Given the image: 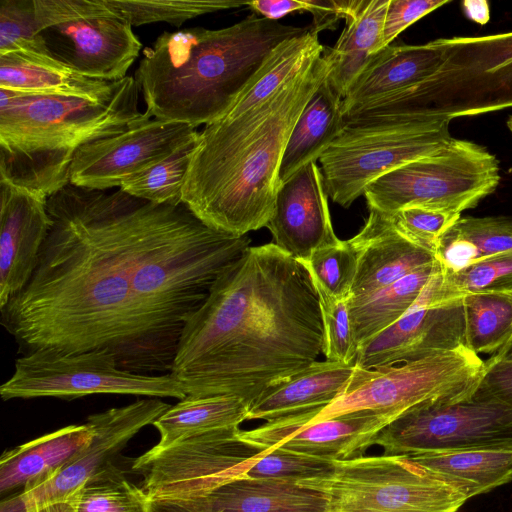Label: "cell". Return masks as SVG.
<instances>
[{
  "label": "cell",
  "instance_id": "1",
  "mask_svg": "<svg viewBox=\"0 0 512 512\" xmlns=\"http://www.w3.org/2000/svg\"><path fill=\"white\" fill-rule=\"evenodd\" d=\"M155 206L120 188L70 183L48 197L51 227L36 268L0 307V323L19 354L105 349L123 370L159 373L132 290Z\"/></svg>",
  "mask_w": 512,
  "mask_h": 512
},
{
  "label": "cell",
  "instance_id": "2",
  "mask_svg": "<svg viewBox=\"0 0 512 512\" xmlns=\"http://www.w3.org/2000/svg\"><path fill=\"white\" fill-rule=\"evenodd\" d=\"M322 348L319 297L306 266L274 243L250 246L185 322L170 373L187 395L251 404L316 362Z\"/></svg>",
  "mask_w": 512,
  "mask_h": 512
},
{
  "label": "cell",
  "instance_id": "3",
  "mask_svg": "<svg viewBox=\"0 0 512 512\" xmlns=\"http://www.w3.org/2000/svg\"><path fill=\"white\" fill-rule=\"evenodd\" d=\"M330 70L325 47L263 103L199 132L182 202L204 224L238 237L266 227L290 134Z\"/></svg>",
  "mask_w": 512,
  "mask_h": 512
},
{
  "label": "cell",
  "instance_id": "4",
  "mask_svg": "<svg viewBox=\"0 0 512 512\" xmlns=\"http://www.w3.org/2000/svg\"><path fill=\"white\" fill-rule=\"evenodd\" d=\"M310 26L286 25L252 13L225 28L163 32L143 57L134 79L146 112L197 128L220 119L284 41Z\"/></svg>",
  "mask_w": 512,
  "mask_h": 512
},
{
  "label": "cell",
  "instance_id": "5",
  "mask_svg": "<svg viewBox=\"0 0 512 512\" xmlns=\"http://www.w3.org/2000/svg\"><path fill=\"white\" fill-rule=\"evenodd\" d=\"M132 76L101 98L0 89V180L47 198L69 184L85 144L115 136L145 117Z\"/></svg>",
  "mask_w": 512,
  "mask_h": 512
},
{
  "label": "cell",
  "instance_id": "6",
  "mask_svg": "<svg viewBox=\"0 0 512 512\" xmlns=\"http://www.w3.org/2000/svg\"><path fill=\"white\" fill-rule=\"evenodd\" d=\"M444 43L447 56L432 76L371 107L450 121L512 108V31L444 38Z\"/></svg>",
  "mask_w": 512,
  "mask_h": 512
},
{
  "label": "cell",
  "instance_id": "7",
  "mask_svg": "<svg viewBox=\"0 0 512 512\" xmlns=\"http://www.w3.org/2000/svg\"><path fill=\"white\" fill-rule=\"evenodd\" d=\"M450 122L419 114L344 117L340 134L318 160L328 197L349 208L376 178L440 149L452 138Z\"/></svg>",
  "mask_w": 512,
  "mask_h": 512
},
{
  "label": "cell",
  "instance_id": "8",
  "mask_svg": "<svg viewBox=\"0 0 512 512\" xmlns=\"http://www.w3.org/2000/svg\"><path fill=\"white\" fill-rule=\"evenodd\" d=\"M486 363L467 347L373 368L354 365L344 391L326 407L306 410L313 420L373 411L396 419L423 405L455 403L471 397Z\"/></svg>",
  "mask_w": 512,
  "mask_h": 512
},
{
  "label": "cell",
  "instance_id": "9",
  "mask_svg": "<svg viewBox=\"0 0 512 512\" xmlns=\"http://www.w3.org/2000/svg\"><path fill=\"white\" fill-rule=\"evenodd\" d=\"M297 484L321 492L326 512H458L468 500L452 480L404 455L334 461L329 475Z\"/></svg>",
  "mask_w": 512,
  "mask_h": 512
},
{
  "label": "cell",
  "instance_id": "10",
  "mask_svg": "<svg viewBox=\"0 0 512 512\" xmlns=\"http://www.w3.org/2000/svg\"><path fill=\"white\" fill-rule=\"evenodd\" d=\"M501 180L497 157L476 142L451 138L436 152L392 169L365 188L368 209L407 207L461 214L492 194Z\"/></svg>",
  "mask_w": 512,
  "mask_h": 512
},
{
  "label": "cell",
  "instance_id": "11",
  "mask_svg": "<svg viewBox=\"0 0 512 512\" xmlns=\"http://www.w3.org/2000/svg\"><path fill=\"white\" fill-rule=\"evenodd\" d=\"M93 394H120L148 398L187 396L171 373L136 374L121 369L116 356L98 349L63 354L36 351L15 360L11 377L0 386L2 400L53 397L72 400Z\"/></svg>",
  "mask_w": 512,
  "mask_h": 512
},
{
  "label": "cell",
  "instance_id": "12",
  "mask_svg": "<svg viewBox=\"0 0 512 512\" xmlns=\"http://www.w3.org/2000/svg\"><path fill=\"white\" fill-rule=\"evenodd\" d=\"M48 55L93 79L121 80L142 44L104 0H34Z\"/></svg>",
  "mask_w": 512,
  "mask_h": 512
},
{
  "label": "cell",
  "instance_id": "13",
  "mask_svg": "<svg viewBox=\"0 0 512 512\" xmlns=\"http://www.w3.org/2000/svg\"><path fill=\"white\" fill-rule=\"evenodd\" d=\"M375 444L386 455L512 449V406L478 389L464 400L413 408L385 426Z\"/></svg>",
  "mask_w": 512,
  "mask_h": 512
},
{
  "label": "cell",
  "instance_id": "14",
  "mask_svg": "<svg viewBox=\"0 0 512 512\" xmlns=\"http://www.w3.org/2000/svg\"><path fill=\"white\" fill-rule=\"evenodd\" d=\"M239 427L218 429L153 446L134 459L132 470L143 477L150 499L190 501L217 486L245 476L263 449L240 436Z\"/></svg>",
  "mask_w": 512,
  "mask_h": 512
},
{
  "label": "cell",
  "instance_id": "15",
  "mask_svg": "<svg viewBox=\"0 0 512 512\" xmlns=\"http://www.w3.org/2000/svg\"><path fill=\"white\" fill-rule=\"evenodd\" d=\"M145 117L124 132L83 145L74 155L69 183L81 188L107 191L161 162L199 132L185 123Z\"/></svg>",
  "mask_w": 512,
  "mask_h": 512
},
{
  "label": "cell",
  "instance_id": "16",
  "mask_svg": "<svg viewBox=\"0 0 512 512\" xmlns=\"http://www.w3.org/2000/svg\"><path fill=\"white\" fill-rule=\"evenodd\" d=\"M438 266L408 311L359 348L355 365L373 368L466 347L462 299L445 300Z\"/></svg>",
  "mask_w": 512,
  "mask_h": 512
},
{
  "label": "cell",
  "instance_id": "17",
  "mask_svg": "<svg viewBox=\"0 0 512 512\" xmlns=\"http://www.w3.org/2000/svg\"><path fill=\"white\" fill-rule=\"evenodd\" d=\"M391 421L383 414L366 410L322 420H313L307 411H302L251 430H240V436L263 450L276 448L340 461L363 456Z\"/></svg>",
  "mask_w": 512,
  "mask_h": 512
},
{
  "label": "cell",
  "instance_id": "18",
  "mask_svg": "<svg viewBox=\"0 0 512 512\" xmlns=\"http://www.w3.org/2000/svg\"><path fill=\"white\" fill-rule=\"evenodd\" d=\"M170 406L159 398H146L90 415L86 420L93 429L90 442L54 477L22 491L27 508L71 499L93 475L111 464L142 428L153 424Z\"/></svg>",
  "mask_w": 512,
  "mask_h": 512
},
{
  "label": "cell",
  "instance_id": "19",
  "mask_svg": "<svg viewBox=\"0 0 512 512\" xmlns=\"http://www.w3.org/2000/svg\"><path fill=\"white\" fill-rule=\"evenodd\" d=\"M266 228L272 243L297 260H307L317 249L342 242L333 229L317 162L304 165L281 182Z\"/></svg>",
  "mask_w": 512,
  "mask_h": 512
},
{
  "label": "cell",
  "instance_id": "20",
  "mask_svg": "<svg viewBox=\"0 0 512 512\" xmlns=\"http://www.w3.org/2000/svg\"><path fill=\"white\" fill-rule=\"evenodd\" d=\"M50 227L47 198L0 180V307L28 283Z\"/></svg>",
  "mask_w": 512,
  "mask_h": 512
},
{
  "label": "cell",
  "instance_id": "21",
  "mask_svg": "<svg viewBox=\"0 0 512 512\" xmlns=\"http://www.w3.org/2000/svg\"><path fill=\"white\" fill-rule=\"evenodd\" d=\"M347 242L357 257L350 299L369 296L416 270L437 263L432 252L403 237L388 214L374 209H369L366 223Z\"/></svg>",
  "mask_w": 512,
  "mask_h": 512
},
{
  "label": "cell",
  "instance_id": "22",
  "mask_svg": "<svg viewBox=\"0 0 512 512\" xmlns=\"http://www.w3.org/2000/svg\"><path fill=\"white\" fill-rule=\"evenodd\" d=\"M447 56L444 38L418 45H389L375 54L342 100L346 117L432 76Z\"/></svg>",
  "mask_w": 512,
  "mask_h": 512
},
{
  "label": "cell",
  "instance_id": "23",
  "mask_svg": "<svg viewBox=\"0 0 512 512\" xmlns=\"http://www.w3.org/2000/svg\"><path fill=\"white\" fill-rule=\"evenodd\" d=\"M175 503L191 512H326L327 508V498L317 490L246 476L229 480L199 498Z\"/></svg>",
  "mask_w": 512,
  "mask_h": 512
},
{
  "label": "cell",
  "instance_id": "24",
  "mask_svg": "<svg viewBox=\"0 0 512 512\" xmlns=\"http://www.w3.org/2000/svg\"><path fill=\"white\" fill-rule=\"evenodd\" d=\"M87 422L68 425L13 449L0 458L2 498L29 491L54 477L91 440Z\"/></svg>",
  "mask_w": 512,
  "mask_h": 512
},
{
  "label": "cell",
  "instance_id": "25",
  "mask_svg": "<svg viewBox=\"0 0 512 512\" xmlns=\"http://www.w3.org/2000/svg\"><path fill=\"white\" fill-rule=\"evenodd\" d=\"M354 365L328 360L312 363L266 389L250 404L247 420L267 422L326 407L344 391Z\"/></svg>",
  "mask_w": 512,
  "mask_h": 512
},
{
  "label": "cell",
  "instance_id": "26",
  "mask_svg": "<svg viewBox=\"0 0 512 512\" xmlns=\"http://www.w3.org/2000/svg\"><path fill=\"white\" fill-rule=\"evenodd\" d=\"M389 0H346L345 27L335 45L326 47L332 88L345 98L355 78L383 50V28Z\"/></svg>",
  "mask_w": 512,
  "mask_h": 512
},
{
  "label": "cell",
  "instance_id": "27",
  "mask_svg": "<svg viewBox=\"0 0 512 512\" xmlns=\"http://www.w3.org/2000/svg\"><path fill=\"white\" fill-rule=\"evenodd\" d=\"M116 82L86 77L40 53L17 51L0 55V89L101 98L113 90Z\"/></svg>",
  "mask_w": 512,
  "mask_h": 512
},
{
  "label": "cell",
  "instance_id": "28",
  "mask_svg": "<svg viewBox=\"0 0 512 512\" xmlns=\"http://www.w3.org/2000/svg\"><path fill=\"white\" fill-rule=\"evenodd\" d=\"M342 98L328 79L319 86L299 116L281 161L280 182L310 162H317L340 134L344 116Z\"/></svg>",
  "mask_w": 512,
  "mask_h": 512
},
{
  "label": "cell",
  "instance_id": "29",
  "mask_svg": "<svg viewBox=\"0 0 512 512\" xmlns=\"http://www.w3.org/2000/svg\"><path fill=\"white\" fill-rule=\"evenodd\" d=\"M512 253V216L460 217L434 253L443 275Z\"/></svg>",
  "mask_w": 512,
  "mask_h": 512
},
{
  "label": "cell",
  "instance_id": "30",
  "mask_svg": "<svg viewBox=\"0 0 512 512\" xmlns=\"http://www.w3.org/2000/svg\"><path fill=\"white\" fill-rule=\"evenodd\" d=\"M249 406V403L235 396L187 395L153 422L152 425L160 434L154 446L164 448L197 434L239 427L247 420Z\"/></svg>",
  "mask_w": 512,
  "mask_h": 512
},
{
  "label": "cell",
  "instance_id": "31",
  "mask_svg": "<svg viewBox=\"0 0 512 512\" xmlns=\"http://www.w3.org/2000/svg\"><path fill=\"white\" fill-rule=\"evenodd\" d=\"M456 483L468 499L512 481V449H472L408 456Z\"/></svg>",
  "mask_w": 512,
  "mask_h": 512
},
{
  "label": "cell",
  "instance_id": "32",
  "mask_svg": "<svg viewBox=\"0 0 512 512\" xmlns=\"http://www.w3.org/2000/svg\"><path fill=\"white\" fill-rule=\"evenodd\" d=\"M438 266L423 267L369 296L348 300L359 348L408 311Z\"/></svg>",
  "mask_w": 512,
  "mask_h": 512
},
{
  "label": "cell",
  "instance_id": "33",
  "mask_svg": "<svg viewBox=\"0 0 512 512\" xmlns=\"http://www.w3.org/2000/svg\"><path fill=\"white\" fill-rule=\"evenodd\" d=\"M466 347L476 354L496 353L512 339V297L472 293L463 297Z\"/></svg>",
  "mask_w": 512,
  "mask_h": 512
},
{
  "label": "cell",
  "instance_id": "34",
  "mask_svg": "<svg viewBox=\"0 0 512 512\" xmlns=\"http://www.w3.org/2000/svg\"><path fill=\"white\" fill-rule=\"evenodd\" d=\"M75 512H149L150 498L112 463L72 497Z\"/></svg>",
  "mask_w": 512,
  "mask_h": 512
},
{
  "label": "cell",
  "instance_id": "35",
  "mask_svg": "<svg viewBox=\"0 0 512 512\" xmlns=\"http://www.w3.org/2000/svg\"><path fill=\"white\" fill-rule=\"evenodd\" d=\"M197 139L183 145L161 162L126 179L120 189L154 204L183 203V186Z\"/></svg>",
  "mask_w": 512,
  "mask_h": 512
},
{
  "label": "cell",
  "instance_id": "36",
  "mask_svg": "<svg viewBox=\"0 0 512 512\" xmlns=\"http://www.w3.org/2000/svg\"><path fill=\"white\" fill-rule=\"evenodd\" d=\"M131 26L167 22L177 27L195 17L246 6L239 0H104Z\"/></svg>",
  "mask_w": 512,
  "mask_h": 512
},
{
  "label": "cell",
  "instance_id": "37",
  "mask_svg": "<svg viewBox=\"0 0 512 512\" xmlns=\"http://www.w3.org/2000/svg\"><path fill=\"white\" fill-rule=\"evenodd\" d=\"M313 283L319 297L325 360L354 365L359 344L352 326L348 300L332 296L315 280Z\"/></svg>",
  "mask_w": 512,
  "mask_h": 512
},
{
  "label": "cell",
  "instance_id": "38",
  "mask_svg": "<svg viewBox=\"0 0 512 512\" xmlns=\"http://www.w3.org/2000/svg\"><path fill=\"white\" fill-rule=\"evenodd\" d=\"M445 300L462 299L472 293L512 292V253L474 264L458 273L443 275Z\"/></svg>",
  "mask_w": 512,
  "mask_h": 512
},
{
  "label": "cell",
  "instance_id": "39",
  "mask_svg": "<svg viewBox=\"0 0 512 512\" xmlns=\"http://www.w3.org/2000/svg\"><path fill=\"white\" fill-rule=\"evenodd\" d=\"M17 51L48 55L34 0H0V55Z\"/></svg>",
  "mask_w": 512,
  "mask_h": 512
},
{
  "label": "cell",
  "instance_id": "40",
  "mask_svg": "<svg viewBox=\"0 0 512 512\" xmlns=\"http://www.w3.org/2000/svg\"><path fill=\"white\" fill-rule=\"evenodd\" d=\"M313 280L332 296L349 300L357 270V257L346 241L314 251L307 260H300Z\"/></svg>",
  "mask_w": 512,
  "mask_h": 512
},
{
  "label": "cell",
  "instance_id": "41",
  "mask_svg": "<svg viewBox=\"0 0 512 512\" xmlns=\"http://www.w3.org/2000/svg\"><path fill=\"white\" fill-rule=\"evenodd\" d=\"M334 461L282 449H265L246 471L245 476L298 483L329 475Z\"/></svg>",
  "mask_w": 512,
  "mask_h": 512
},
{
  "label": "cell",
  "instance_id": "42",
  "mask_svg": "<svg viewBox=\"0 0 512 512\" xmlns=\"http://www.w3.org/2000/svg\"><path fill=\"white\" fill-rule=\"evenodd\" d=\"M395 229L413 244L432 252L461 214L427 207H407L388 214Z\"/></svg>",
  "mask_w": 512,
  "mask_h": 512
},
{
  "label": "cell",
  "instance_id": "43",
  "mask_svg": "<svg viewBox=\"0 0 512 512\" xmlns=\"http://www.w3.org/2000/svg\"><path fill=\"white\" fill-rule=\"evenodd\" d=\"M449 0H389L383 28V48L391 45L397 36Z\"/></svg>",
  "mask_w": 512,
  "mask_h": 512
},
{
  "label": "cell",
  "instance_id": "44",
  "mask_svg": "<svg viewBox=\"0 0 512 512\" xmlns=\"http://www.w3.org/2000/svg\"><path fill=\"white\" fill-rule=\"evenodd\" d=\"M485 363V373L477 389L512 406V360L492 355Z\"/></svg>",
  "mask_w": 512,
  "mask_h": 512
},
{
  "label": "cell",
  "instance_id": "45",
  "mask_svg": "<svg viewBox=\"0 0 512 512\" xmlns=\"http://www.w3.org/2000/svg\"><path fill=\"white\" fill-rule=\"evenodd\" d=\"M308 12L313 16L311 28L319 33L325 29H335L343 18L346 0H307Z\"/></svg>",
  "mask_w": 512,
  "mask_h": 512
},
{
  "label": "cell",
  "instance_id": "46",
  "mask_svg": "<svg viewBox=\"0 0 512 512\" xmlns=\"http://www.w3.org/2000/svg\"><path fill=\"white\" fill-rule=\"evenodd\" d=\"M246 6L254 13L276 21L290 13L308 10L307 0H254L248 1Z\"/></svg>",
  "mask_w": 512,
  "mask_h": 512
},
{
  "label": "cell",
  "instance_id": "47",
  "mask_svg": "<svg viewBox=\"0 0 512 512\" xmlns=\"http://www.w3.org/2000/svg\"><path fill=\"white\" fill-rule=\"evenodd\" d=\"M462 10L471 21L485 25L490 20L489 3L486 0H464Z\"/></svg>",
  "mask_w": 512,
  "mask_h": 512
},
{
  "label": "cell",
  "instance_id": "48",
  "mask_svg": "<svg viewBox=\"0 0 512 512\" xmlns=\"http://www.w3.org/2000/svg\"><path fill=\"white\" fill-rule=\"evenodd\" d=\"M0 512H28L27 502L22 491L2 498Z\"/></svg>",
  "mask_w": 512,
  "mask_h": 512
},
{
  "label": "cell",
  "instance_id": "49",
  "mask_svg": "<svg viewBox=\"0 0 512 512\" xmlns=\"http://www.w3.org/2000/svg\"><path fill=\"white\" fill-rule=\"evenodd\" d=\"M149 512H191L186 507L163 499H150Z\"/></svg>",
  "mask_w": 512,
  "mask_h": 512
},
{
  "label": "cell",
  "instance_id": "50",
  "mask_svg": "<svg viewBox=\"0 0 512 512\" xmlns=\"http://www.w3.org/2000/svg\"><path fill=\"white\" fill-rule=\"evenodd\" d=\"M28 512H75L74 501L71 498L66 501L54 502L43 506H34L28 508Z\"/></svg>",
  "mask_w": 512,
  "mask_h": 512
},
{
  "label": "cell",
  "instance_id": "51",
  "mask_svg": "<svg viewBox=\"0 0 512 512\" xmlns=\"http://www.w3.org/2000/svg\"><path fill=\"white\" fill-rule=\"evenodd\" d=\"M493 356L498 359L512 360V339Z\"/></svg>",
  "mask_w": 512,
  "mask_h": 512
},
{
  "label": "cell",
  "instance_id": "52",
  "mask_svg": "<svg viewBox=\"0 0 512 512\" xmlns=\"http://www.w3.org/2000/svg\"><path fill=\"white\" fill-rule=\"evenodd\" d=\"M506 126L510 133L512 134V115H510L506 121Z\"/></svg>",
  "mask_w": 512,
  "mask_h": 512
},
{
  "label": "cell",
  "instance_id": "53",
  "mask_svg": "<svg viewBox=\"0 0 512 512\" xmlns=\"http://www.w3.org/2000/svg\"><path fill=\"white\" fill-rule=\"evenodd\" d=\"M505 294H508L509 296H511V297H512V292H510V293H505Z\"/></svg>",
  "mask_w": 512,
  "mask_h": 512
}]
</instances>
